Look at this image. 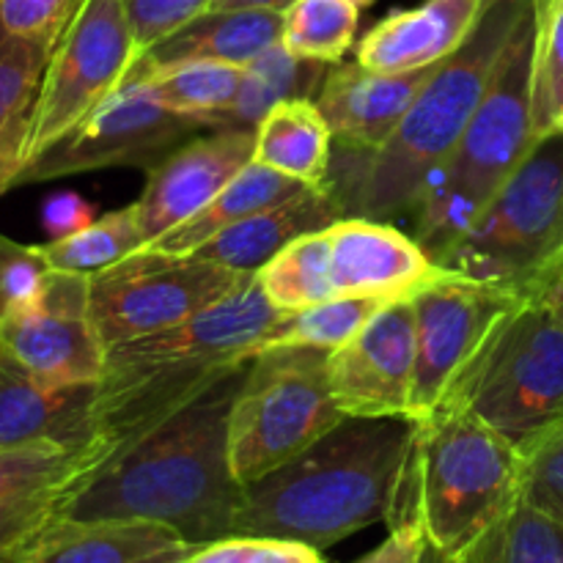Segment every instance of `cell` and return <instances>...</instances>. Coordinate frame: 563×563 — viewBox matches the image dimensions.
Instances as JSON below:
<instances>
[{
  "mask_svg": "<svg viewBox=\"0 0 563 563\" xmlns=\"http://www.w3.org/2000/svg\"><path fill=\"white\" fill-rule=\"evenodd\" d=\"M251 361L71 484L58 520L157 522L192 548L234 537L245 487L231 471L229 416Z\"/></svg>",
  "mask_w": 563,
  "mask_h": 563,
  "instance_id": "cell-1",
  "label": "cell"
},
{
  "mask_svg": "<svg viewBox=\"0 0 563 563\" xmlns=\"http://www.w3.org/2000/svg\"><path fill=\"white\" fill-rule=\"evenodd\" d=\"M280 317L253 275L176 328L108 346L93 401V440L80 478L256 357Z\"/></svg>",
  "mask_w": 563,
  "mask_h": 563,
  "instance_id": "cell-2",
  "label": "cell"
},
{
  "mask_svg": "<svg viewBox=\"0 0 563 563\" xmlns=\"http://www.w3.org/2000/svg\"><path fill=\"white\" fill-rule=\"evenodd\" d=\"M410 440V418H344L295 460L247 484L234 533L324 550L390 520Z\"/></svg>",
  "mask_w": 563,
  "mask_h": 563,
  "instance_id": "cell-3",
  "label": "cell"
},
{
  "mask_svg": "<svg viewBox=\"0 0 563 563\" xmlns=\"http://www.w3.org/2000/svg\"><path fill=\"white\" fill-rule=\"evenodd\" d=\"M522 500V456L473 412L440 405L412 421L390 526L416 520L443 559L471 553Z\"/></svg>",
  "mask_w": 563,
  "mask_h": 563,
  "instance_id": "cell-4",
  "label": "cell"
},
{
  "mask_svg": "<svg viewBox=\"0 0 563 563\" xmlns=\"http://www.w3.org/2000/svg\"><path fill=\"white\" fill-rule=\"evenodd\" d=\"M528 5L531 0H495L471 42L434 69L399 130L368 157L346 218L390 220L416 209L427 179L445 163L471 124Z\"/></svg>",
  "mask_w": 563,
  "mask_h": 563,
  "instance_id": "cell-5",
  "label": "cell"
},
{
  "mask_svg": "<svg viewBox=\"0 0 563 563\" xmlns=\"http://www.w3.org/2000/svg\"><path fill=\"white\" fill-rule=\"evenodd\" d=\"M533 0L500 53L495 75L454 152L423 185L416 240L438 262L482 218L537 143L531 115Z\"/></svg>",
  "mask_w": 563,
  "mask_h": 563,
  "instance_id": "cell-6",
  "label": "cell"
},
{
  "mask_svg": "<svg viewBox=\"0 0 563 563\" xmlns=\"http://www.w3.org/2000/svg\"><path fill=\"white\" fill-rule=\"evenodd\" d=\"M440 267L528 300L563 278V130L539 137Z\"/></svg>",
  "mask_w": 563,
  "mask_h": 563,
  "instance_id": "cell-7",
  "label": "cell"
},
{
  "mask_svg": "<svg viewBox=\"0 0 563 563\" xmlns=\"http://www.w3.org/2000/svg\"><path fill=\"white\" fill-rule=\"evenodd\" d=\"M443 405L462 407L522 449L563 421V319L553 297L500 317Z\"/></svg>",
  "mask_w": 563,
  "mask_h": 563,
  "instance_id": "cell-8",
  "label": "cell"
},
{
  "mask_svg": "<svg viewBox=\"0 0 563 563\" xmlns=\"http://www.w3.org/2000/svg\"><path fill=\"white\" fill-rule=\"evenodd\" d=\"M328 355L273 346L251 361L229 416V460L242 487L295 460L346 418L330 388Z\"/></svg>",
  "mask_w": 563,
  "mask_h": 563,
  "instance_id": "cell-9",
  "label": "cell"
},
{
  "mask_svg": "<svg viewBox=\"0 0 563 563\" xmlns=\"http://www.w3.org/2000/svg\"><path fill=\"white\" fill-rule=\"evenodd\" d=\"M253 275L196 256H168L143 247L88 278L91 322L108 350L187 322Z\"/></svg>",
  "mask_w": 563,
  "mask_h": 563,
  "instance_id": "cell-10",
  "label": "cell"
},
{
  "mask_svg": "<svg viewBox=\"0 0 563 563\" xmlns=\"http://www.w3.org/2000/svg\"><path fill=\"white\" fill-rule=\"evenodd\" d=\"M135 60L137 44L124 0H80L44 69L27 159L113 97Z\"/></svg>",
  "mask_w": 563,
  "mask_h": 563,
  "instance_id": "cell-11",
  "label": "cell"
},
{
  "mask_svg": "<svg viewBox=\"0 0 563 563\" xmlns=\"http://www.w3.org/2000/svg\"><path fill=\"white\" fill-rule=\"evenodd\" d=\"M207 126L165 108L146 82H124L75 130L27 159L14 187L121 165L152 168Z\"/></svg>",
  "mask_w": 563,
  "mask_h": 563,
  "instance_id": "cell-12",
  "label": "cell"
},
{
  "mask_svg": "<svg viewBox=\"0 0 563 563\" xmlns=\"http://www.w3.org/2000/svg\"><path fill=\"white\" fill-rule=\"evenodd\" d=\"M517 302L520 297L509 291L460 275H445L412 297L418 357L410 421L443 405L500 317Z\"/></svg>",
  "mask_w": 563,
  "mask_h": 563,
  "instance_id": "cell-13",
  "label": "cell"
},
{
  "mask_svg": "<svg viewBox=\"0 0 563 563\" xmlns=\"http://www.w3.org/2000/svg\"><path fill=\"white\" fill-rule=\"evenodd\" d=\"M88 278L49 269L42 291L0 322V346L36 379L49 385H97L104 344L91 322Z\"/></svg>",
  "mask_w": 563,
  "mask_h": 563,
  "instance_id": "cell-14",
  "label": "cell"
},
{
  "mask_svg": "<svg viewBox=\"0 0 563 563\" xmlns=\"http://www.w3.org/2000/svg\"><path fill=\"white\" fill-rule=\"evenodd\" d=\"M416 357L412 297L385 302L361 333L328 355L335 405L346 418H410Z\"/></svg>",
  "mask_w": 563,
  "mask_h": 563,
  "instance_id": "cell-15",
  "label": "cell"
},
{
  "mask_svg": "<svg viewBox=\"0 0 563 563\" xmlns=\"http://www.w3.org/2000/svg\"><path fill=\"white\" fill-rule=\"evenodd\" d=\"M256 132L220 126L190 137L148 168L146 187L135 201L146 245L201 212L253 159Z\"/></svg>",
  "mask_w": 563,
  "mask_h": 563,
  "instance_id": "cell-16",
  "label": "cell"
},
{
  "mask_svg": "<svg viewBox=\"0 0 563 563\" xmlns=\"http://www.w3.org/2000/svg\"><path fill=\"white\" fill-rule=\"evenodd\" d=\"M324 236L335 297L410 300L434 280L451 275L418 240L394 229L388 220L341 218L324 229Z\"/></svg>",
  "mask_w": 563,
  "mask_h": 563,
  "instance_id": "cell-17",
  "label": "cell"
},
{
  "mask_svg": "<svg viewBox=\"0 0 563 563\" xmlns=\"http://www.w3.org/2000/svg\"><path fill=\"white\" fill-rule=\"evenodd\" d=\"M434 69L438 66L394 75L368 69L361 60H341L328 69L313 102L328 119L335 143L379 152L399 130Z\"/></svg>",
  "mask_w": 563,
  "mask_h": 563,
  "instance_id": "cell-18",
  "label": "cell"
},
{
  "mask_svg": "<svg viewBox=\"0 0 563 563\" xmlns=\"http://www.w3.org/2000/svg\"><path fill=\"white\" fill-rule=\"evenodd\" d=\"M97 385H49L0 346V449L58 443L88 456Z\"/></svg>",
  "mask_w": 563,
  "mask_h": 563,
  "instance_id": "cell-19",
  "label": "cell"
},
{
  "mask_svg": "<svg viewBox=\"0 0 563 563\" xmlns=\"http://www.w3.org/2000/svg\"><path fill=\"white\" fill-rule=\"evenodd\" d=\"M495 0H423L379 20L357 44L363 66L377 71H418L460 53Z\"/></svg>",
  "mask_w": 563,
  "mask_h": 563,
  "instance_id": "cell-20",
  "label": "cell"
},
{
  "mask_svg": "<svg viewBox=\"0 0 563 563\" xmlns=\"http://www.w3.org/2000/svg\"><path fill=\"white\" fill-rule=\"evenodd\" d=\"M280 33H284V11H203L176 27L163 42L148 47L135 60L126 82L170 69V66L190 64V60L247 66L256 55L278 44Z\"/></svg>",
  "mask_w": 563,
  "mask_h": 563,
  "instance_id": "cell-21",
  "label": "cell"
},
{
  "mask_svg": "<svg viewBox=\"0 0 563 563\" xmlns=\"http://www.w3.org/2000/svg\"><path fill=\"white\" fill-rule=\"evenodd\" d=\"M341 218H344V207L328 181V185L306 187L297 196L229 225L187 256L223 264L240 273H258L275 253L284 251L297 236L328 229Z\"/></svg>",
  "mask_w": 563,
  "mask_h": 563,
  "instance_id": "cell-22",
  "label": "cell"
},
{
  "mask_svg": "<svg viewBox=\"0 0 563 563\" xmlns=\"http://www.w3.org/2000/svg\"><path fill=\"white\" fill-rule=\"evenodd\" d=\"M192 550L157 522L55 520L20 563H181Z\"/></svg>",
  "mask_w": 563,
  "mask_h": 563,
  "instance_id": "cell-23",
  "label": "cell"
},
{
  "mask_svg": "<svg viewBox=\"0 0 563 563\" xmlns=\"http://www.w3.org/2000/svg\"><path fill=\"white\" fill-rule=\"evenodd\" d=\"M53 49L0 27V196L27 163L44 69Z\"/></svg>",
  "mask_w": 563,
  "mask_h": 563,
  "instance_id": "cell-24",
  "label": "cell"
},
{
  "mask_svg": "<svg viewBox=\"0 0 563 563\" xmlns=\"http://www.w3.org/2000/svg\"><path fill=\"white\" fill-rule=\"evenodd\" d=\"M253 132V163L267 165L302 185H328L335 137L313 99L275 104Z\"/></svg>",
  "mask_w": 563,
  "mask_h": 563,
  "instance_id": "cell-25",
  "label": "cell"
},
{
  "mask_svg": "<svg viewBox=\"0 0 563 563\" xmlns=\"http://www.w3.org/2000/svg\"><path fill=\"white\" fill-rule=\"evenodd\" d=\"M306 187L311 185L289 179V176L278 174V170L267 168V165L262 163H253L251 159V163L220 190L218 198H212V201H209L201 212L192 214L190 220H185L181 225H176V229L165 231L163 236L148 242L146 251L168 253V256H187V253L201 247L203 242L218 236L220 231H225L229 225L240 223V220L251 218V214L264 212V209L286 201V198L297 196V192H302Z\"/></svg>",
  "mask_w": 563,
  "mask_h": 563,
  "instance_id": "cell-26",
  "label": "cell"
},
{
  "mask_svg": "<svg viewBox=\"0 0 563 563\" xmlns=\"http://www.w3.org/2000/svg\"><path fill=\"white\" fill-rule=\"evenodd\" d=\"M330 64L297 58L284 47L273 44L262 55L242 66V86L234 99V108L223 119V126L236 130H256L258 121L280 102L289 99H313Z\"/></svg>",
  "mask_w": 563,
  "mask_h": 563,
  "instance_id": "cell-27",
  "label": "cell"
},
{
  "mask_svg": "<svg viewBox=\"0 0 563 563\" xmlns=\"http://www.w3.org/2000/svg\"><path fill=\"white\" fill-rule=\"evenodd\" d=\"M132 82H146L154 97L174 113L190 115L212 130H220L240 93L242 66L190 60V64L170 66V69L154 71Z\"/></svg>",
  "mask_w": 563,
  "mask_h": 563,
  "instance_id": "cell-28",
  "label": "cell"
},
{
  "mask_svg": "<svg viewBox=\"0 0 563 563\" xmlns=\"http://www.w3.org/2000/svg\"><path fill=\"white\" fill-rule=\"evenodd\" d=\"M143 247H146V236H143L141 218H137L135 203H130V207L102 214L77 234L64 236V240H47L44 245H38V253L49 269L93 275L99 269L124 262Z\"/></svg>",
  "mask_w": 563,
  "mask_h": 563,
  "instance_id": "cell-29",
  "label": "cell"
},
{
  "mask_svg": "<svg viewBox=\"0 0 563 563\" xmlns=\"http://www.w3.org/2000/svg\"><path fill=\"white\" fill-rule=\"evenodd\" d=\"M264 297L280 313H295L317 302L333 300L328 267V236L322 231L297 236L295 242L275 253L256 273Z\"/></svg>",
  "mask_w": 563,
  "mask_h": 563,
  "instance_id": "cell-30",
  "label": "cell"
},
{
  "mask_svg": "<svg viewBox=\"0 0 563 563\" xmlns=\"http://www.w3.org/2000/svg\"><path fill=\"white\" fill-rule=\"evenodd\" d=\"M385 306L377 297H333V300L317 302L302 311L284 313L267 339L262 341L258 352L273 346H306V350L333 352L344 346L352 335L361 333L363 324Z\"/></svg>",
  "mask_w": 563,
  "mask_h": 563,
  "instance_id": "cell-31",
  "label": "cell"
},
{
  "mask_svg": "<svg viewBox=\"0 0 563 563\" xmlns=\"http://www.w3.org/2000/svg\"><path fill=\"white\" fill-rule=\"evenodd\" d=\"M361 9L350 0H295L284 11L280 42L297 58L341 64L355 44Z\"/></svg>",
  "mask_w": 563,
  "mask_h": 563,
  "instance_id": "cell-32",
  "label": "cell"
},
{
  "mask_svg": "<svg viewBox=\"0 0 563 563\" xmlns=\"http://www.w3.org/2000/svg\"><path fill=\"white\" fill-rule=\"evenodd\" d=\"M533 135L563 130V0H533Z\"/></svg>",
  "mask_w": 563,
  "mask_h": 563,
  "instance_id": "cell-33",
  "label": "cell"
},
{
  "mask_svg": "<svg viewBox=\"0 0 563 563\" xmlns=\"http://www.w3.org/2000/svg\"><path fill=\"white\" fill-rule=\"evenodd\" d=\"M460 563H563V526L526 500Z\"/></svg>",
  "mask_w": 563,
  "mask_h": 563,
  "instance_id": "cell-34",
  "label": "cell"
},
{
  "mask_svg": "<svg viewBox=\"0 0 563 563\" xmlns=\"http://www.w3.org/2000/svg\"><path fill=\"white\" fill-rule=\"evenodd\" d=\"M82 471H86V456L58 443L0 449V504L38 489L77 484Z\"/></svg>",
  "mask_w": 563,
  "mask_h": 563,
  "instance_id": "cell-35",
  "label": "cell"
},
{
  "mask_svg": "<svg viewBox=\"0 0 563 563\" xmlns=\"http://www.w3.org/2000/svg\"><path fill=\"white\" fill-rule=\"evenodd\" d=\"M71 484L38 489L0 504V563H20L36 539L58 520Z\"/></svg>",
  "mask_w": 563,
  "mask_h": 563,
  "instance_id": "cell-36",
  "label": "cell"
},
{
  "mask_svg": "<svg viewBox=\"0 0 563 563\" xmlns=\"http://www.w3.org/2000/svg\"><path fill=\"white\" fill-rule=\"evenodd\" d=\"M522 500L563 526V421L520 449Z\"/></svg>",
  "mask_w": 563,
  "mask_h": 563,
  "instance_id": "cell-37",
  "label": "cell"
},
{
  "mask_svg": "<svg viewBox=\"0 0 563 563\" xmlns=\"http://www.w3.org/2000/svg\"><path fill=\"white\" fill-rule=\"evenodd\" d=\"M181 563H324L317 548L273 537H234L201 544Z\"/></svg>",
  "mask_w": 563,
  "mask_h": 563,
  "instance_id": "cell-38",
  "label": "cell"
},
{
  "mask_svg": "<svg viewBox=\"0 0 563 563\" xmlns=\"http://www.w3.org/2000/svg\"><path fill=\"white\" fill-rule=\"evenodd\" d=\"M49 267L38 245H20L0 234V322L42 291Z\"/></svg>",
  "mask_w": 563,
  "mask_h": 563,
  "instance_id": "cell-39",
  "label": "cell"
},
{
  "mask_svg": "<svg viewBox=\"0 0 563 563\" xmlns=\"http://www.w3.org/2000/svg\"><path fill=\"white\" fill-rule=\"evenodd\" d=\"M80 0H0V27L53 49Z\"/></svg>",
  "mask_w": 563,
  "mask_h": 563,
  "instance_id": "cell-40",
  "label": "cell"
},
{
  "mask_svg": "<svg viewBox=\"0 0 563 563\" xmlns=\"http://www.w3.org/2000/svg\"><path fill=\"white\" fill-rule=\"evenodd\" d=\"M212 0H124L126 14H130L132 33H135L137 58L163 42L165 36L190 22L192 16L203 14Z\"/></svg>",
  "mask_w": 563,
  "mask_h": 563,
  "instance_id": "cell-41",
  "label": "cell"
},
{
  "mask_svg": "<svg viewBox=\"0 0 563 563\" xmlns=\"http://www.w3.org/2000/svg\"><path fill=\"white\" fill-rule=\"evenodd\" d=\"M97 220V209L77 192L64 190L42 203V229L49 240H64L88 229Z\"/></svg>",
  "mask_w": 563,
  "mask_h": 563,
  "instance_id": "cell-42",
  "label": "cell"
},
{
  "mask_svg": "<svg viewBox=\"0 0 563 563\" xmlns=\"http://www.w3.org/2000/svg\"><path fill=\"white\" fill-rule=\"evenodd\" d=\"M423 553H427V537L421 526L412 520L390 526L388 539L357 563H421Z\"/></svg>",
  "mask_w": 563,
  "mask_h": 563,
  "instance_id": "cell-43",
  "label": "cell"
},
{
  "mask_svg": "<svg viewBox=\"0 0 563 563\" xmlns=\"http://www.w3.org/2000/svg\"><path fill=\"white\" fill-rule=\"evenodd\" d=\"M295 0H212L207 11H240V9H267L286 11Z\"/></svg>",
  "mask_w": 563,
  "mask_h": 563,
  "instance_id": "cell-44",
  "label": "cell"
},
{
  "mask_svg": "<svg viewBox=\"0 0 563 563\" xmlns=\"http://www.w3.org/2000/svg\"><path fill=\"white\" fill-rule=\"evenodd\" d=\"M421 563H460V561H456V559H443V555H438V553H434V550L427 544V553H423V561H421Z\"/></svg>",
  "mask_w": 563,
  "mask_h": 563,
  "instance_id": "cell-45",
  "label": "cell"
},
{
  "mask_svg": "<svg viewBox=\"0 0 563 563\" xmlns=\"http://www.w3.org/2000/svg\"><path fill=\"white\" fill-rule=\"evenodd\" d=\"M550 297H553L555 308H559V313H561V319H563V278L559 280V284L553 286V291H550Z\"/></svg>",
  "mask_w": 563,
  "mask_h": 563,
  "instance_id": "cell-46",
  "label": "cell"
},
{
  "mask_svg": "<svg viewBox=\"0 0 563 563\" xmlns=\"http://www.w3.org/2000/svg\"><path fill=\"white\" fill-rule=\"evenodd\" d=\"M350 3H355L357 9H366V5H372L374 0H350Z\"/></svg>",
  "mask_w": 563,
  "mask_h": 563,
  "instance_id": "cell-47",
  "label": "cell"
}]
</instances>
